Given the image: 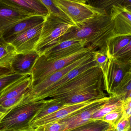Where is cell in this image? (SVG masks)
<instances>
[{"instance_id": "7", "label": "cell", "mask_w": 131, "mask_h": 131, "mask_svg": "<svg viewBox=\"0 0 131 131\" xmlns=\"http://www.w3.org/2000/svg\"><path fill=\"white\" fill-rule=\"evenodd\" d=\"M92 58L91 52L74 61L64 68L52 73L39 84L28 89L24 93L23 99L15 107L29 103L40 101V96L51 86L59 81L70 71L85 63Z\"/></svg>"}, {"instance_id": "4", "label": "cell", "mask_w": 131, "mask_h": 131, "mask_svg": "<svg viewBox=\"0 0 131 131\" xmlns=\"http://www.w3.org/2000/svg\"><path fill=\"white\" fill-rule=\"evenodd\" d=\"M75 26L72 23L48 14L45 17L34 50L40 56L42 55L47 50L59 43L60 38Z\"/></svg>"}, {"instance_id": "5", "label": "cell", "mask_w": 131, "mask_h": 131, "mask_svg": "<svg viewBox=\"0 0 131 131\" xmlns=\"http://www.w3.org/2000/svg\"><path fill=\"white\" fill-rule=\"evenodd\" d=\"M91 52L92 50L90 48L85 47L71 56L53 60H47L43 55H40L32 69L30 75L32 83L30 89L39 84L52 73L64 68Z\"/></svg>"}, {"instance_id": "10", "label": "cell", "mask_w": 131, "mask_h": 131, "mask_svg": "<svg viewBox=\"0 0 131 131\" xmlns=\"http://www.w3.org/2000/svg\"><path fill=\"white\" fill-rule=\"evenodd\" d=\"M110 99L105 97L79 110L69 116L59 120L62 124L64 131H68L77 128L92 120L91 117L96 112L102 108Z\"/></svg>"}, {"instance_id": "39", "label": "cell", "mask_w": 131, "mask_h": 131, "mask_svg": "<svg viewBox=\"0 0 131 131\" xmlns=\"http://www.w3.org/2000/svg\"><path fill=\"white\" fill-rule=\"evenodd\" d=\"M34 131V130H31V131H27V130H21V131Z\"/></svg>"}, {"instance_id": "36", "label": "cell", "mask_w": 131, "mask_h": 131, "mask_svg": "<svg viewBox=\"0 0 131 131\" xmlns=\"http://www.w3.org/2000/svg\"><path fill=\"white\" fill-rule=\"evenodd\" d=\"M14 73L10 67H0V77L8 74Z\"/></svg>"}, {"instance_id": "18", "label": "cell", "mask_w": 131, "mask_h": 131, "mask_svg": "<svg viewBox=\"0 0 131 131\" xmlns=\"http://www.w3.org/2000/svg\"><path fill=\"white\" fill-rule=\"evenodd\" d=\"M16 8L34 16L46 17L48 11L40 0H6Z\"/></svg>"}, {"instance_id": "25", "label": "cell", "mask_w": 131, "mask_h": 131, "mask_svg": "<svg viewBox=\"0 0 131 131\" xmlns=\"http://www.w3.org/2000/svg\"><path fill=\"white\" fill-rule=\"evenodd\" d=\"M61 102L56 100L50 99L47 100V102L35 116L32 121L37 120L44 116L53 113L66 106Z\"/></svg>"}, {"instance_id": "9", "label": "cell", "mask_w": 131, "mask_h": 131, "mask_svg": "<svg viewBox=\"0 0 131 131\" xmlns=\"http://www.w3.org/2000/svg\"><path fill=\"white\" fill-rule=\"evenodd\" d=\"M109 16L115 36L131 35V1L123 0L113 5Z\"/></svg>"}, {"instance_id": "30", "label": "cell", "mask_w": 131, "mask_h": 131, "mask_svg": "<svg viewBox=\"0 0 131 131\" xmlns=\"http://www.w3.org/2000/svg\"><path fill=\"white\" fill-rule=\"evenodd\" d=\"M123 0H111V1H89V4L92 6L103 9L106 10L109 15L110 10L114 5L120 3Z\"/></svg>"}, {"instance_id": "32", "label": "cell", "mask_w": 131, "mask_h": 131, "mask_svg": "<svg viewBox=\"0 0 131 131\" xmlns=\"http://www.w3.org/2000/svg\"><path fill=\"white\" fill-rule=\"evenodd\" d=\"M34 131H64L62 124L59 121L40 126L34 129Z\"/></svg>"}, {"instance_id": "6", "label": "cell", "mask_w": 131, "mask_h": 131, "mask_svg": "<svg viewBox=\"0 0 131 131\" xmlns=\"http://www.w3.org/2000/svg\"><path fill=\"white\" fill-rule=\"evenodd\" d=\"M76 27H79L97 15L107 13L105 10L92 6L86 1L53 0ZM108 14V13H107Z\"/></svg>"}, {"instance_id": "37", "label": "cell", "mask_w": 131, "mask_h": 131, "mask_svg": "<svg viewBox=\"0 0 131 131\" xmlns=\"http://www.w3.org/2000/svg\"><path fill=\"white\" fill-rule=\"evenodd\" d=\"M6 113H3L0 112V121H1V119H2V118L5 115V114H6Z\"/></svg>"}, {"instance_id": "8", "label": "cell", "mask_w": 131, "mask_h": 131, "mask_svg": "<svg viewBox=\"0 0 131 131\" xmlns=\"http://www.w3.org/2000/svg\"><path fill=\"white\" fill-rule=\"evenodd\" d=\"M131 71V61L114 57L109 59L106 67L102 71L104 87L112 95L126 74Z\"/></svg>"}, {"instance_id": "24", "label": "cell", "mask_w": 131, "mask_h": 131, "mask_svg": "<svg viewBox=\"0 0 131 131\" xmlns=\"http://www.w3.org/2000/svg\"><path fill=\"white\" fill-rule=\"evenodd\" d=\"M115 128L102 119H92L85 124L68 131H107Z\"/></svg>"}, {"instance_id": "34", "label": "cell", "mask_w": 131, "mask_h": 131, "mask_svg": "<svg viewBox=\"0 0 131 131\" xmlns=\"http://www.w3.org/2000/svg\"><path fill=\"white\" fill-rule=\"evenodd\" d=\"M131 118H126L123 116L115 126L116 131H128L131 130Z\"/></svg>"}, {"instance_id": "40", "label": "cell", "mask_w": 131, "mask_h": 131, "mask_svg": "<svg viewBox=\"0 0 131 131\" xmlns=\"http://www.w3.org/2000/svg\"><path fill=\"white\" fill-rule=\"evenodd\" d=\"M131 131V130H129V131Z\"/></svg>"}, {"instance_id": "14", "label": "cell", "mask_w": 131, "mask_h": 131, "mask_svg": "<svg viewBox=\"0 0 131 131\" xmlns=\"http://www.w3.org/2000/svg\"><path fill=\"white\" fill-rule=\"evenodd\" d=\"M98 100H89L81 103L66 106L65 107L54 112L52 114L31 122L30 124L31 128L32 130H34V129L40 126L63 119L76 112L94 103Z\"/></svg>"}, {"instance_id": "31", "label": "cell", "mask_w": 131, "mask_h": 131, "mask_svg": "<svg viewBox=\"0 0 131 131\" xmlns=\"http://www.w3.org/2000/svg\"><path fill=\"white\" fill-rule=\"evenodd\" d=\"M25 93L14 98L5 100L0 103V112L6 113L9 110L15 107L23 99Z\"/></svg>"}, {"instance_id": "15", "label": "cell", "mask_w": 131, "mask_h": 131, "mask_svg": "<svg viewBox=\"0 0 131 131\" xmlns=\"http://www.w3.org/2000/svg\"><path fill=\"white\" fill-rule=\"evenodd\" d=\"M45 18L44 17L33 16L21 20L0 34V43L9 42L29 30L43 23Z\"/></svg>"}, {"instance_id": "28", "label": "cell", "mask_w": 131, "mask_h": 131, "mask_svg": "<svg viewBox=\"0 0 131 131\" xmlns=\"http://www.w3.org/2000/svg\"><path fill=\"white\" fill-rule=\"evenodd\" d=\"M92 55L97 66L102 71L106 67L109 60L106 50H98L93 51Z\"/></svg>"}, {"instance_id": "3", "label": "cell", "mask_w": 131, "mask_h": 131, "mask_svg": "<svg viewBox=\"0 0 131 131\" xmlns=\"http://www.w3.org/2000/svg\"><path fill=\"white\" fill-rule=\"evenodd\" d=\"M103 86V73L97 66L91 67L59 88L49 98L61 100L85 90Z\"/></svg>"}, {"instance_id": "33", "label": "cell", "mask_w": 131, "mask_h": 131, "mask_svg": "<svg viewBox=\"0 0 131 131\" xmlns=\"http://www.w3.org/2000/svg\"><path fill=\"white\" fill-rule=\"evenodd\" d=\"M113 57L122 60L131 61V42L122 48Z\"/></svg>"}, {"instance_id": "26", "label": "cell", "mask_w": 131, "mask_h": 131, "mask_svg": "<svg viewBox=\"0 0 131 131\" xmlns=\"http://www.w3.org/2000/svg\"><path fill=\"white\" fill-rule=\"evenodd\" d=\"M42 3L44 5L48 11V14H52L56 17L67 22L72 23L69 17L53 3V0H40Z\"/></svg>"}, {"instance_id": "29", "label": "cell", "mask_w": 131, "mask_h": 131, "mask_svg": "<svg viewBox=\"0 0 131 131\" xmlns=\"http://www.w3.org/2000/svg\"><path fill=\"white\" fill-rule=\"evenodd\" d=\"M122 106L106 114L101 119L108 123L115 128V126L123 116V110Z\"/></svg>"}, {"instance_id": "35", "label": "cell", "mask_w": 131, "mask_h": 131, "mask_svg": "<svg viewBox=\"0 0 131 131\" xmlns=\"http://www.w3.org/2000/svg\"><path fill=\"white\" fill-rule=\"evenodd\" d=\"M131 98L124 100L123 105V116L126 118H131Z\"/></svg>"}, {"instance_id": "2", "label": "cell", "mask_w": 131, "mask_h": 131, "mask_svg": "<svg viewBox=\"0 0 131 131\" xmlns=\"http://www.w3.org/2000/svg\"><path fill=\"white\" fill-rule=\"evenodd\" d=\"M47 102L43 100L11 109L0 121V131L33 130L30 127L31 122Z\"/></svg>"}, {"instance_id": "11", "label": "cell", "mask_w": 131, "mask_h": 131, "mask_svg": "<svg viewBox=\"0 0 131 131\" xmlns=\"http://www.w3.org/2000/svg\"><path fill=\"white\" fill-rule=\"evenodd\" d=\"M34 15L14 7L6 0H0V34L24 19Z\"/></svg>"}, {"instance_id": "1", "label": "cell", "mask_w": 131, "mask_h": 131, "mask_svg": "<svg viewBox=\"0 0 131 131\" xmlns=\"http://www.w3.org/2000/svg\"><path fill=\"white\" fill-rule=\"evenodd\" d=\"M115 36L110 17L106 13L96 16L80 26L72 27L60 38L59 43L67 40H82L92 52L106 50V41Z\"/></svg>"}, {"instance_id": "20", "label": "cell", "mask_w": 131, "mask_h": 131, "mask_svg": "<svg viewBox=\"0 0 131 131\" xmlns=\"http://www.w3.org/2000/svg\"><path fill=\"white\" fill-rule=\"evenodd\" d=\"M32 80L29 75H26L7 88L0 96V103L5 100L16 97L30 89Z\"/></svg>"}, {"instance_id": "16", "label": "cell", "mask_w": 131, "mask_h": 131, "mask_svg": "<svg viewBox=\"0 0 131 131\" xmlns=\"http://www.w3.org/2000/svg\"><path fill=\"white\" fill-rule=\"evenodd\" d=\"M40 55L35 50L25 54L17 55L11 68L14 73L30 75L32 69Z\"/></svg>"}, {"instance_id": "19", "label": "cell", "mask_w": 131, "mask_h": 131, "mask_svg": "<svg viewBox=\"0 0 131 131\" xmlns=\"http://www.w3.org/2000/svg\"><path fill=\"white\" fill-rule=\"evenodd\" d=\"M103 87L102 86L85 90L78 93L69 98L58 101L65 105H72L89 100L100 99L106 96V94L103 92Z\"/></svg>"}, {"instance_id": "23", "label": "cell", "mask_w": 131, "mask_h": 131, "mask_svg": "<svg viewBox=\"0 0 131 131\" xmlns=\"http://www.w3.org/2000/svg\"><path fill=\"white\" fill-rule=\"evenodd\" d=\"M15 47L9 42L0 43V67H10L17 55Z\"/></svg>"}, {"instance_id": "21", "label": "cell", "mask_w": 131, "mask_h": 131, "mask_svg": "<svg viewBox=\"0 0 131 131\" xmlns=\"http://www.w3.org/2000/svg\"><path fill=\"white\" fill-rule=\"evenodd\" d=\"M125 100L124 96L122 95H112L110 99L102 108L94 113L91 117L92 119H101L106 114L122 106Z\"/></svg>"}, {"instance_id": "17", "label": "cell", "mask_w": 131, "mask_h": 131, "mask_svg": "<svg viewBox=\"0 0 131 131\" xmlns=\"http://www.w3.org/2000/svg\"><path fill=\"white\" fill-rule=\"evenodd\" d=\"M95 66H97L96 63L93 58H92V59L89 60L85 63L72 70L66 75H65L63 78L60 79L55 84L51 86L46 91H45L44 93L40 96V100H43L46 98H48L51 93H52L57 89L64 85L75 78L83 72Z\"/></svg>"}, {"instance_id": "12", "label": "cell", "mask_w": 131, "mask_h": 131, "mask_svg": "<svg viewBox=\"0 0 131 131\" xmlns=\"http://www.w3.org/2000/svg\"><path fill=\"white\" fill-rule=\"evenodd\" d=\"M85 46V42L82 40H65L47 50L42 55L47 60L59 59L71 56Z\"/></svg>"}, {"instance_id": "38", "label": "cell", "mask_w": 131, "mask_h": 131, "mask_svg": "<svg viewBox=\"0 0 131 131\" xmlns=\"http://www.w3.org/2000/svg\"><path fill=\"white\" fill-rule=\"evenodd\" d=\"M116 131L115 128H113L111 129H109V130H108V131Z\"/></svg>"}, {"instance_id": "13", "label": "cell", "mask_w": 131, "mask_h": 131, "mask_svg": "<svg viewBox=\"0 0 131 131\" xmlns=\"http://www.w3.org/2000/svg\"><path fill=\"white\" fill-rule=\"evenodd\" d=\"M43 23L29 30L9 42L15 47L17 54H25L34 50L39 38Z\"/></svg>"}, {"instance_id": "27", "label": "cell", "mask_w": 131, "mask_h": 131, "mask_svg": "<svg viewBox=\"0 0 131 131\" xmlns=\"http://www.w3.org/2000/svg\"><path fill=\"white\" fill-rule=\"evenodd\" d=\"M26 75L16 73L8 74L0 77V96L5 90L11 84Z\"/></svg>"}, {"instance_id": "22", "label": "cell", "mask_w": 131, "mask_h": 131, "mask_svg": "<svg viewBox=\"0 0 131 131\" xmlns=\"http://www.w3.org/2000/svg\"><path fill=\"white\" fill-rule=\"evenodd\" d=\"M131 42V35L115 36L110 37L106 43V49L109 59L113 57L122 48Z\"/></svg>"}]
</instances>
